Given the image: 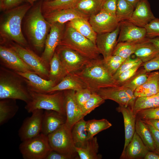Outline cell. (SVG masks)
<instances>
[{"label":"cell","instance_id":"6da1fadb","mask_svg":"<svg viewBox=\"0 0 159 159\" xmlns=\"http://www.w3.org/2000/svg\"><path fill=\"white\" fill-rule=\"evenodd\" d=\"M74 74L92 92L102 88L119 86L103 59L100 58L90 60L81 70Z\"/></svg>","mask_w":159,"mask_h":159},{"label":"cell","instance_id":"7a4b0ae2","mask_svg":"<svg viewBox=\"0 0 159 159\" xmlns=\"http://www.w3.org/2000/svg\"><path fill=\"white\" fill-rule=\"evenodd\" d=\"M19 100L26 104L31 97L25 81L16 72L4 67L0 68V99Z\"/></svg>","mask_w":159,"mask_h":159},{"label":"cell","instance_id":"3957f363","mask_svg":"<svg viewBox=\"0 0 159 159\" xmlns=\"http://www.w3.org/2000/svg\"><path fill=\"white\" fill-rule=\"evenodd\" d=\"M32 6L28 3L7 10L0 25L1 35L21 46L26 47L27 43L22 32L21 23Z\"/></svg>","mask_w":159,"mask_h":159},{"label":"cell","instance_id":"277c9868","mask_svg":"<svg viewBox=\"0 0 159 159\" xmlns=\"http://www.w3.org/2000/svg\"><path fill=\"white\" fill-rule=\"evenodd\" d=\"M42 3H39L31 10L27 17L26 24L31 43L39 51L42 50L44 47L51 27L50 24L42 13Z\"/></svg>","mask_w":159,"mask_h":159},{"label":"cell","instance_id":"5b68a950","mask_svg":"<svg viewBox=\"0 0 159 159\" xmlns=\"http://www.w3.org/2000/svg\"><path fill=\"white\" fill-rule=\"evenodd\" d=\"M59 45L69 48L90 59L100 58V53L96 45L67 23Z\"/></svg>","mask_w":159,"mask_h":159},{"label":"cell","instance_id":"8992f818","mask_svg":"<svg viewBox=\"0 0 159 159\" xmlns=\"http://www.w3.org/2000/svg\"><path fill=\"white\" fill-rule=\"evenodd\" d=\"M31 100L25 106L29 113L37 109L52 110L66 116L63 91L43 93L30 91Z\"/></svg>","mask_w":159,"mask_h":159},{"label":"cell","instance_id":"52a82bcc","mask_svg":"<svg viewBox=\"0 0 159 159\" xmlns=\"http://www.w3.org/2000/svg\"><path fill=\"white\" fill-rule=\"evenodd\" d=\"M72 130L64 124L47 135L49 144L52 150L77 158L78 154L74 145Z\"/></svg>","mask_w":159,"mask_h":159},{"label":"cell","instance_id":"ba28073f","mask_svg":"<svg viewBox=\"0 0 159 159\" xmlns=\"http://www.w3.org/2000/svg\"><path fill=\"white\" fill-rule=\"evenodd\" d=\"M19 149L24 159H45L52 150L47 136L42 133L22 141L19 145Z\"/></svg>","mask_w":159,"mask_h":159},{"label":"cell","instance_id":"9c48e42d","mask_svg":"<svg viewBox=\"0 0 159 159\" xmlns=\"http://www.w3.org/2000/svg\"><path fill=\"white\" fill-rule=\"evenodd\" d=\"M39 76L48 80L49 66L33 51L19 44H12L10 47Z\"/></svg>","mask_w":159,"mask_h":159},{"label":"cell","instance_id":"30bf717a","mask_svg":"<svg viewBox=\"0 0 159 159\" xmlns=\"http://www.w3.org/2000/svg\"><path fill=\"white\" fill-rule=\"evenodd\" d=\"M96 92L105 100H112L119 105L129 107L133 110L137 98L134 95V91L129 87L120 86L102 88Z\"/></svg>","mask_w":159,"mask_h":159},{"label":"cell","instance_id":"8fae6325","mask_svg":"<svg viewBox=\"0 0 159 159\" xmlns=\"http://www.w3.org/2000/svg\"><path fill=\"white\" fill-rule=\"evenodd\" d=\"M55 52L69 73H74L81 70L91 60L62 45H59Z\"/></svg>","mask_w":159,"mask_h":159},{"label":"cell","instance_id":"7c38bea8","mask_svg":"<svg viewBox=\"0 0 159 159\" xmlns=\"http://www.w3.org/2000/svg\"><path fill=\"white\" fill-rule=\"evenodd\" d=\"M32 113V115L25 119L19 129V135L22 141L35 137L41 132L43 110L37 109Z\"/></svg>","mask_w":159,"mask_h":159},{"label":"cell","instance_id":"4fadbf2b","mask_svg":"<svg viewBox=\"0 0 159 159\" xmlns=\"http://www.w3.org/2000/svg\"><path fill=\"white\" fill-rule=\"evenodd\" d=\"M65 24L58 22L50 24V30L47 36L44 50L41 56L42 59L49 65L56 49L61 40Z\"/></svg>","mask_w":159,"mask_h":159},{"label":"cell","instance_id":"5bb4252c","mask_svg":"<svg viewBox=\"0 0 159 159\" xmlns=\"http://www.w3.org/2000/svg\"><path fill=\"white\" fill-rule=\"evenodd\" d=\"M0 58L2 64L16 72H35L10 47L0 46Z\"/></svg>","mask_w":159,"mask_h":159},{"label":"cell","instance_id":"9a60e30c","mask_svg":"<svg viewBox=\"0 0 159 159\" xmlns=\"http://www.w3.org/2000/svg\"><path fill=\"white\" fill-rule=\"evenodd\" d=\"M88 21L97 34L112 32L117 27L120 23L116 17L110 15L102 8L90 16Z\"/></svg>","mask_w":159,"mask_h":159},{"label":"cell","instance_id":"2e32d148","mask_svg":"<svg viewBox=\"0 0 159 159\" xmlns=\"http://www.w3.org/2000/svg\"><path fill=\"white\" fill-rule=\"evenodd\" d=\"M119 25L117 43L125 42L140 43L148 39L146 37L145 28L138 26L128 20L120 22Z\"/></svg>","mask_w":159,"mask_h":159},{"label":"cell","instance_id":"e0dca14e","mask_svg":"<svg viewBox=\"0 0 159 159\" xmlns=\"http://www.w3.org/2000/svg\"><path fill=\"white\" fill-rule=\"evenodd\" d=\"M65 109L66 120L65 125L71 129L74 124L83 118L81 110L76 103L74 98L75 91L64 90Z\"/></svg>","mask_w":159,"mask_h":159},{"label":"cell","instance_id":"ac0fdd59","mask_svg":"<svg viewBox=\"0 0 159 159\" xmlns=\"http://www.w3.org/2000/svg\"><path fill=\"white\" fill-rule=\"evenodd\" d=\"M120 32V25L113 31L97 34L96 44L100 53L106 59L112 55L117 43V37Z\"/></svg>","mask_w":159,"mask_h":159},{"label":"cell","instance_id":"d6986e66","mask_svg":"<svg viewBox=\"0 0 159 159\" xmlns=\"http://www.w3.org/2000/svg\"><path fill=\"white\" fill-rule=\"evenodd\" d=\"M16 73L24 78L29 91L47 93L50 89L56 85L53 81L45 79L34 72Z\"/></svg>","mask_w":159,"mask_h":159},{"label":"cell","instance_id":"ffe728a7","mask_svg":"<svg viewBox=\"0 0 159 159\" xmlns=\"http://www.w3.org/2000/svg\"><path fill=\"white\" fill-rule=\"evenodd\" d=\"M155 18L147 0H140L135 7L130 18L128 20L141 27L145 26Z\"/></svg>","mask_w":159,"mask_h":159},{"label":"cell","instance_id":"44dd1931","mask_svg":"<svg viewBox=\"0 0 159 159\" xmlns=\"http://www.w3.org/2000/svg\"><path fill=\"white\" fill-rule=\"evenodd\" d=\"M50 24L55 22L65 24L74 19L82 18L89 20V17L75 8L59 10L43 14Z\"/></svg>","mask_w":159,"mask_h":159},{"label":"cell","instance_id":"7402d4cb","mask_svg":"<svg viewBox=\"0 0 159 159\" xmlns=\"http://www.w3.org/2000/svg\"><path fill=\"white\" fill-rule=\"evenodd\" d=\"M116 110L121 113L123 117L125 132V141L123 152L133 136L135 132L136 115L133 110L128 106L119 105L116 108Z\"/></svg>","mask_w":159,"mask_h":159},{"label":"cell","instance_id":"603a6c76","mask_svg":"<svg viewBox=\"0 0 159 159\" xmlns=\"http://www.w3.org/2000/svg\"><path fill=\"white\" fill-rule=\"evenodd\" d=\"M66 116L55 111L45 110L42 121L41 133L47 136L65 124Z\"/></svg>","mask_w":159,"mask_h":159},{"label":"cell","instance_id":"cb8c5ba5","mask_svg":"<svg viewBox=\"0 0 159 159\" xmlns=\"http://www.w3.org/2000/svg\"><path fill=\"white\" fill-rule=\"evenodd\" d=\"M149 151L143 141L135 132L124 151L122 153L121 159H142Z\"/></svg>","mask_w":159,"mask_h":159},{"label":"cell","instance_id":"d4e9b609","mask_svg":"<svg viewBox=\"0 0 159 159\" xmlns=\"http://www.w3.org/2000/svg\"><path fill=\"white\" fill-rule=\"evenodd\" d=\"M159 92V72H149L146 81L134 91L137 97H149Z\"/></svg>","mask_w":159,"mask_h":159},{"label":"cell","instance_id":"484cf974","mask_svg":"<svg viewBox=\"0 0 159 159\" xmlns=\"http://www.w3.org/2000/svg\"><path fill=\"white\" fill-rule=\"evenodd\" d=\"M87 88L85 84L74 73H68L59 83L50 89L47 93L71 90L75 91Z\"/></svg>","mask_w":159,"mask_h":159},{"label":"cell","instance_id":"4316f807","mask_svg":"<svg viewBox=\"0 0 159 159\" xmlns=\"http://www.w3.org/2000/svg\"><path fill=\"white\" fill-rule=\"evenodd\" d=\"M49 66L48 80L56 85L69 73L56 52L49 62Z\"/></svg>","mask_w":159,"mask_h":159},{"label":"cell","instance_id":"83f0119b","mask_svg":"<svg viewBox=\"0 0 159 159\" xmlns=\"http://www.w3.org/2000/svg\"><path fill=\"white\" fill-rule=\"evenodd\" d=\"M67 23L96 44L97 34L93 29L88 19L82 18H77Z\"/></svg>","mask_w":159,"mask_h":159},{"label":"cell","instance_id":"f1b7e54d","mask_svg":"<svg viewBox=\"0 0 159 159\" xmlns=\"http://www.w3.org/2000/svg\"><path fill=\"white\" fill-rule=\"evenodd\" d=\"M134 54L143 63L146 62L159 54V50L152 43L147 40L138 44Z\"/></svg>","mask_w":159,"mask_h":159},{"label":"cell","instance_id":"f546056e","mask_svg":"<svg viewBox=\"0 0 159 159\" xmlns=\"http://www.w3.org/2000/svg\"><path fill=\"white\" fill-rule=\"evenodd\" d=\"M99 145L96 137L88 140L84 148L75 147L80 159H100L102 155L98 153Z\"/></svg>","mask_w":159,"mask_h":159},{"label":"cell","instance_id":"4dcf8cb0","mask_svg":"<svg viewBox=\"0 0 159 159\" xmlns=\"http://www.w3.org/2000/svg\"><path fill=\"white\" fill-rule=\"evenodd\" d=\"M135 132L149 151L154 152L155 145L152 133L147 124L137 117L135 122Z\"/></svg>","mask_w":159,"mask_h":159},{"label":"cell","instance_id":"1f68e13d","mask_svg":"<svg viewBox=\"0 0 159 159\" xmlns=\"http://www.w3.org/2000/svg\"><path fill=\"white\" fill-rule=\"evenodd\" d=\"M86 121L83 118L75 123L72 129V135L75 147L84 148L87 140Z\"/></svg>","mask_w":159,"mask_h":159},{"label":"cell","instance_id":"d6a6232c","mask_svg":"<svg viewBox=\"0 0 159 159\" xmlns=\"http://www.w3.org/2000/svg\"><path fill=\"white\" fill-rule=\"evenodd\" d=\"M15 100L6 99L0 101V125H1L12 118L18 111Z\"/></svg>","mask_w":159,"mask_h":159},{"label":"cell","instance_id":"836d02e7","mask_svg":"<svg viewBox=\"0 0 159 159\" xmlns=\"http://www.w3.org/2000/svg\"><path fill=\"white\" fill-rule=\"evenodd\" d=\"M79 0H52L45 1L42 3L43 14L53 11L75 8Z\"/></svg>","mask_w":159,"mask_h":159},{"label":"cell","instance_id":"e575fe53","mask_svg":"<svg viewBox=\"0 0 159 159\" xmlns=\"http://www.w3.org/2000/svg\"><path fill=\"white\" fill-rule=\"evenodd\" d=\"M103 0H79L75 8L90 17L102 9Z\"/></svg>","mask_w":159,"mask_h":159},{"label":"cell","instance_id":"d590c367","mask_svg":"<svg viewBox=\"0 0 159 159\" xmlns=\"http://www.w3.org/2000/svg\"><path fill=\"white\" fill-rule=\"evenodd\" d=\"M112 126L107 119H92L86 121V129L87 133V140L93 138L100 132Z\"/></svg>","mask_w":159,"mask_h":159},{"label":"cell","instance_id":"8d00e7d4","mask_svg":"<svg viewBox=\"0 0 159 159\" xmlns=\"http://www.w3.org/2000/svg\"><path fill=\"white\" fill-rule=\"evenodd\" d=\"M159 107V92L153 95L137 97L135 100L133 112L136 115L141 110Z\"/></svg>","mask_w":159,"mask_h":159},{"label":"cell","instance_id":"74e56055","mask_svg":"<svg viewBox=\"0 0 159 159\" xmlns=\"http://www.w3.org/2000/svg\"><path fill=\"white\" fill-rule=\"evenodd\" d=\"M140 43L127 42H118L112 55H118L126 59L134 54L138 44Z\"/></svg>","mask_w":159,"mask_h":159},{"label":"cell","instance_id":"f35d334b","mask_svg":"<svg viewBox=\"0 0 159 159\" xmlns=\"http://www.w3.org/2000/svg\"><path fill=\"white\" fill-rule=\"evenodd\" d=\"M135 8L125 0H117L116 17L119 22L128 20Z\"/></svg>","mask_w":159,"mask_h":159},{"label":"cell","instance_id":"ab89813d","mask_svg":"<svg viewBox=\"0 0 159 159\" xmlns=\"http://www.w3.org/2000/svg\"><path fill=\"white\" fill-rule=\"evenodd\" d=\"M149 73L143 67L139 69L132 77L120 86L129 87L135 91L146 81Z\"/></svg>","mask_w":159,"mask_h":159},{"label":"cell","instance_id":"60d3db41","mask_svg":"<svg viewBox=\"0 0 159 159\" xmlns=\"http://www.w3.org/2000/svg\"><path fill=\"white\" fill-rule=\"evenodd\" d=\"M105 102V100L96 92H92L90 98L81 108L83 116L84 117Z\"/></svg>","mask_w":159,"mask_h":159},{"label":"cell","instance_id":"b9f144b4","mask_svg":"<svg viewBox=\"0 0 159 159\" xmlns=\"http://www.w3.org/2000/svg\"><path fill=\"white\" fill-rule=\"evenodd\" d=\"M126 59L117 55H112L106 59L105 63L113 75Z\"/></svg>","mask_w":159,"mask_h":159},{"label":"cell","instance_id":"7bdbcfd3","mask_svg":"<svg viewBox=\"0 0 159 159\" xmlns=\"http://www.w3.org/2000/svg\"><path fill=\"white\" fill-rule=\"evenodd\" d=\"M143 62L139 58L136 57L132 59L130 57L126 59L113 75L114 78L117 79L121 74L125 71L138 64H142Z\"/></svg>","mask_w":159,"mask_h":159},{"label":"cell","instance_id":"ee69618b","mask_svg":"<svg viewBox=\"0 0 159 159\" xmlns=\"http://www.w3.org/2000/svg\"><path fill=\"white\" fill-rule=\"evenodd\" d=\"M92 92L87 88L75 91L74 95L75 99L81 109L90 98Z\"/></svg>","mask_w":159,"mask_h":159},{"label":"cell","instance_id":"f6af8a7d","mask_svg":"<svg viewBox=\"0 0 159 159\" xmlns=\"http://www.w3.org/2000/svg\"><path fill=\"white\" fill-rule=\"evenodd\" d=\"M146 32V37L152 39L159 37V19L155 18L144 27Z\"/></svg>","mask_w":159,"mask_h":159},{"label":"cell","instance_id":"bcb514c9","mask_svg":"<svg viewBox=\"0 0 159 159\" xmlns=\"http://www.w3.org/2000/svg\"><path fill=\"white\" fill-rule=\"evenodd\" d=\"M136 116L142 120L159 119V107L141 110L137 112Z\"/></svg>","mask_w":159,"mask_h":159},{"label":"cell","instance_id":"7dc6e473","mask_svg":"<svg viewBox=\"0 0 159 159\" xmlns=\"http://www.w3.org/2000/svg\"><path fill=\"white\" fill-rule=\"evenodd\" d=\"M142 64L137 65L121 74L116 80L119 85H122L132 77L139 68L142 67Z\"/></svg>","mask_w":159,"mask_h":159},{"label":"cell","instance_id":"c3c4849f","mask_svg":"<svg viewBox=\"0 0 159 159\" xmlns=\"http://www.w3.org/2000/svg\"><path fill=\"white\" fill-rule=\"evenodd\" d=\"M142 66L148 73L159 70V54L151 60L142 63Z\"/></svg>","mask_w":159,"mask_h":159},{"label":"cell","instance_id":"681fc988","mask_svg":"<svg viewBox=\"0 0 159 159\" xmlns=\"http://www.w3.org/2000/svg\"><path fill=\"white\" fill-rule=\"evenodd\" d=\"M25 0H0L1 11H7L18 6Z\"/></svg>","mask_w":159,"mask_h":159},{"label":"cell","instance_id":"f907efd6","mask_svg":"<svg viewBox=\"0 0 159 159\" xmlns=\"http://www.w3.org/2000/svg\"><path fill=\"white\" fill-rule=\"evenodd\" d=\"M117 0H106L103 3L102 8L110 15L116 17Z\"/></svg>","mask_w":159,"mask_h":159},{"label":"cell","instance_id":"816d5d0a","mask_svg":"<svg viewBox=\"0 0 159 159\" xmlns=\"http://www.w3.org/2000/svg\"><path fill=\"white\" fill-rule=\"evenodd\" d=\"M74 159L68 155L61 153L52 150L47 155L45 159Z\"/></svg>","mask_w":159,"mask_h":159},{"label":"cell","instance_id":"f5cc1de1","mask_svg":"<svg viewBox=\"0 0 159 159\" xmlns=\"http://www.w3.org/2000/svg\"><path fill=\"white\" fill-rule=\"evenodd\" d=\"M146 123L152 133L154 140L155 145V150L154 152L159 154V131L155 128L150 124Z\"/></svg>","mask_w":159,"mask_h":159},{"label":"cell","instance_id":"db71d44e","mask_svg":"<svg viewBox=\"0 0 159 159\" xmlns=\"http://www.w3.org/2000/svg\"><path fill=\"white\" fill-rule=\"evenodd\" d=\"M143 120L147 123L150 124L155 128L159 131V119H150Z\"/></svg>","mask_w":159,"mask_h":159},{"label":"cell","instance_id":"11a10c76","mask_svg":"<svg viewBox=\"0 0 159 159\" xmlns=\"http://www.w3.org/2000/svg\"><path fill=\"white\" fill-rule=\"evenodd\" d=\"M144 159H159V154L153 151H148Z\"/></svg>","mask_w":159,"mask_h":159},{"label":"cell","instance_id":"9f6ffc18","mask_svg":"<svg viewBox=\"0 0 159 159\" xmlns=\"http://www.w3.org/2000/svg\"><path fill=\"white\" fill-rule=\"evenodd\" d=\"M149 41L153 43L159 50V37L149 39Z\"/></svg>","mask_w":159,"mask_h":159},{"label":"cell","instance_id":"6f0895ef","mask_svg":"<svg viewBox=\"0 0 159 159\" xmlns=\"http://www.w3.org/2000/svg\"><path fill=\"white\" fill-rule=\"evenodd\" d=\"M133 5L135 8L140 0H125Z\"/></svg>","mask_w":159,"mask_h":159},{"label":"cell","instance_id":"680465c9","mask_svg":"<svg viewBox=\"0 0 159 159\" xmlns=\"http://www.w3.org/2000/svg\"><path fill=\"white\" fill-rule=\"evenodd\" d=\"M25 1H26L28 3L30 4L32 6L33 5L34 3L36 1L38 0H25ZM45 1H50L52 0H44Z\"/></svg>","mask_w":159,"mask_h":159},{"label":"cell","instance_id":"91938a15","mask_svg":"<svg viewBox=\"0 0 159 159\" xmlns=\"http://www.w3.org/2000/svg\"><path fill=\"white\" fill-rule=\"evenodd\" d=\"M106 0H103V3L104 1H105Z\"/></svg>","mask_w":159,"mask_h":159}]
</instances>
